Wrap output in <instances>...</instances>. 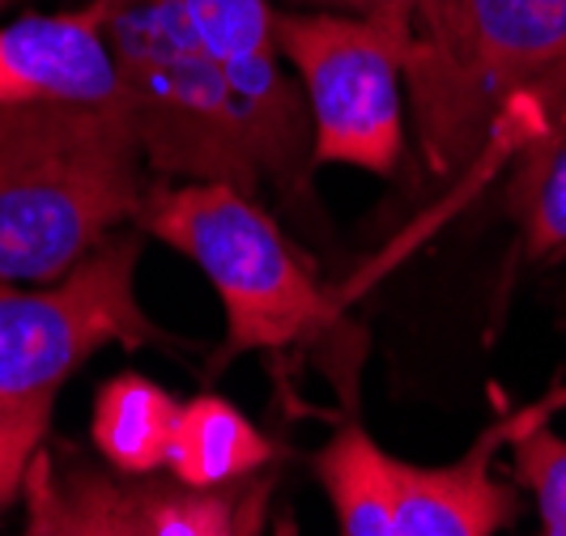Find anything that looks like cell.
I'll return each mask as SVG.
<instances>
[{
    "label": "cell",
    "instance_id": "cell-1",
    "mask_svg": "<svg viewBox=\"0 0 566 536\" xmlns=\"http://www.w3.org/2000/svg\"><path fill=\"white\" fill-rule=\"evenodd\" d=\"M397 39L409 128L434 179L464 170L524 98L566 85V0H303Z\"/></svg>",
    "mask_w": 566,
    "mask_h": 536
},
{
    "label": "cell",
    "instance_id": "cell-2",
    "mask_svg": "<svg viewBox=\"0 0 566 536\" xmlns=\"http://www.w3.org/2000/svg\"><path fill=\"white\" fill-rule=\"evenodd\" d=\"M154 179L128 103L0 107V282L69 277L137 227Z\"/></svg>",
    "mask_w": 566,
    "mask_h": 536
},
{
    "label": "cell",
    "instance_id": "cell-3",
    "mask_svg": "<svg viewBox=\"0 0 566 536\" xmlns=\"http://www.w3.org/2000/svg\"><path fill=\"white\" fill-rule=\"evenodd\" d=\"M145 239V230H115L52 285L0 282V519L27 494L60 388L107 345H167L137 298Z\"/></svg>",
    "mask_w": 566,
    "mask_h": 536
},
{
    "label": "cell",
    "instance_id": "cell-4",
    "mask_svg": "<svg viewBox=\"0 0 566 536\" xmlns=\"http://www.w3.org/2000/svg\"><path fill=\"white\" fill-rule=\"evenodd\" d=\"M137 230L188 255L227 311L218 367L239 354H285L328 337L340 324V294L319 282L273 209L234 183L154 179Z\"/></svg>",
    "mask_w": 566,
    "mask_h": 536
},
{
    "label": "cell",
    "instance_id": "cell-5",
    "mask_svg": "<svg viewBox=\"0 0 566 536\" xmlns=\"http://www.w3.org/2000/svg\"><path fill=\"white\" fill-rule=\"evenodd\" d=\"M112 39L124 103L145 162L170 183H234L260 197L264 175L243 112L184 0H90Z\"/></svg>",
    "mask_w": 566,
    "mask_h": 536
},
{
    "label": "cell",
    "instance_id": "cell-6",
    "mask_svg": "<svg viewBox=\"0 0 566 536\" xmlns=\"http://www.w3.org/2000/svg\"><path fill=\"white\" fill-rule=\"evenodd\" d=\"M566 404V383L511 409L473 439L452 464H409L384 452L358 422H345L312 455L340 536H499L520 515L515 485L494 477V452L515 443L524 430L549 422Z\"/></svg>",
    "mask_w": 566,
    "mask_h": 536
},
{
    "label": "cell",
    "instance_id": "cell-7",
    "mask_svg": "<svg viewBox=\"0 0 566 536\" xmlns=\"http://www.w3.org/2000/svg\"><path fill=\"white\" fill-rule=\"evenodd\" d=\"M277 43L307 94L315 167L392 179L405 162L409 107L397 39L367 13L277 4Z\"/></svg>",
    "mask_w": 566,
    "mask_h": 536
},
{
    "label": "cell",
    "instance_id": "cell-8",
    "mask_svg": "<svg viewBox=\"0 0 566 536\" xmlns=\"http://www.w3.org/2000/svg\"><path fill=\"white\" fill-rule=\"evenodd\" d=\"M269 494V477L192 490L115 469L103 473L43 448L27 477L30 519L22 536H264Z\"/></svg>",
    "mask_w": 566,
    "mask_h": 536
},
{
    "label": "cell",
    "instance_id": "cell-9",
    "mask_svg": "<svg viewBox=\"0 0 566 536\" xmlns=\"http://www.w3.org/2000/svg\"><path fill=\"white\" fill-rule=\"evenodd\" d=\"M205 48L213 52L243 112L248 141L264 183L294 218H315L312 112L277 43L273 0H184Z\"/></svg>",
    "mask_w": 566,
    "mask_h": 536
},
{
    "label": "cell",
    "instance_id": "cell-10",
    "mask_svg": "<svg viewBox=\"0 0 566 536\" xmlns=\"http://www.w3.org/2000/svg\"><path fill=\"white\" fill-rule=\"evenodd\" d=\"M22 103H124L107 22L94 4L22 13L0 27V107Z\"/></svg>",
    "mask_w": 566,
    "mask_h": 536
},
{
    "label": "cell",
    "instance_id": "cell-11",
    "mask_svg": "<svg viewBox=\"0 0 566 536\" xmlns=\"http://www.w3.org/2000/svg\"><path fill=\"white\" fill-rule=\"evenodd\" d=\"M179 409H184V400H175L158 379L137 375V370H119L94 392L90 443L115 473L158 477L167 469Z\"/></svg>",
    "mask_w": 566,
    "mask_h": 536
},
{
    "label": "cell",
    "instance_id": "cell-12",
    "mask_svg": "<svg viewBox=\"0 0 566 536\" xmlns=\"http://www.w3.org/2000/svg\"><path fill=\"white\" fill-rule=\"evenodd\" d=\"M273 452L277 448L255 430V422L234 400L200 392L179 409L167 473L192 490H227L255 477Z\"/></svg>",
    "mask_w": 566,
    "mask_h": 536
},
{
    "label": "cell",
    "instance_id": "cell-13",
    "mask_svg": "<svg viewBox=\"0 0 566 536\" xmlns=\"http://www.w3.org/2000/svg\"><path fill=\"white\" fill-rule=\"evenodd\" d=\"M533 162L515 183V218L524 227V248L533 260L566 252V128L541 137Z\"/></svg>",
    "mask_w": 566,
    "mask_h": 536
},
{
    "label": "cell",
    "instance_id": "cell-14",
    "mask_svg": "<svg viewBox=\"0 0 566 536\" xmlns=\"http://www.w3.org/2000/svg\"><path fill=\"white\" fill-rule=\"evenodd\" d=\"M511 473L537 494L541 536H566V439L541 422L511 443Z\"/></svg>",
    "mask_w": 566,
    "mask_h": 536
},
{
    "label": "cell",
    "instance_id": "cell-15",
    "mask_svg": "<svg viewBox=\"0 0 566 536\" xmlns=\"http://www.w3.org/2000/svg\"><path fill=\"white\" fill-rule=\"evenodd\" d=\"M4 4H13V0H0V9H4Z\"/></svg>",
    "mask_w": 566,
    "mask_h": 536
}]
</instances>
